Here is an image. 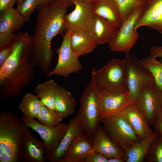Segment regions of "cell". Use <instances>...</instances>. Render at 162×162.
Wrapping results in <instances>:
<instances>
[{"mask_svg": "<svg viewBox=\"0 0 162 162\" xmlns=\"http://www.w3.org/2000/svg\"><path fill=\"white\" fill-rule=\"evenodd\" d=\"M68 5L69 6L74 4V2L76 0H60Z\"/></svg>", "mask_w": 162, "mask_h": 162, "instance_id": "60d3db41", "label": "cell"}, {"mask_svg": "<svg viewBox=\"0 0 162 162\" xmlns=\"http://www.w3.org/2000/svg\"><path fill=\"white\" fill-rule=\"evenodd\" d=\"M156 133L135 143L124 153V158L126 162H142L145 161L151 145Z\"/></svg>", "mask_w": 162, "mask_h": 162, "instance_id": "d4e9b609", "label": "cell"}, {"mask_svg": "<svg viewBox=\"0 0 162 162\" xmlns=\"http://www.w3.org/2000/svg\"><path fill=\"white\" fill-rule=\"evenodd\" d=\"M58 85L53 80L50 79L39 84L34 89L37 96L42 102L55 114V96Z\"/></svg>", "mask_w": 162, "mask_h": 162, "instance_id": "484cf974", "label": "cell"}, {"mask_svg": "<svg viewBox=\"0 0 162 162\" xmlns=\"http://www.w3.org/2000/svg\"><path fill=\"white\" fill-rule=\"evenodd\" d=\"M71 31L67 30L63 36L62 42L56 51L58 59L55 68L46 74L47 77L56 75L64 78L68 77L72 74L80 71L82 66L78 57L74 54L70 46V39Z\"/></svg>", "mask_w": 162, "mask_h": 162, "instance_id": "9c48e42d", "label": "cell"}, {"mask_svg": "<svg viewBox=\"0 0 162 162\" xmlns=\"http://www.w3.org/2000/svg\"><path fill=\"white\" fill-rule=\"evenodd\" d=\"M26 22L14 7L0 12V33L14 32L18 31Z\"/></svg>", "mask_w": 162, "mask_h": 162, "instance_id": "cb8c5ba5", "label": "cell"}, {"mask_svg": "<svg viewBox=\"0 0 162 162\" xmlns=\"http://www.w3.org/2000/svg\"><path fill=\"white\" fill-rule=\"evenodd\" d=\"M124 158H114L108 159L107 162H124Z\"/></svg>", "mask_w": 162, "mask_h": 162, "instance_id": "f35d334b", "label": "cell"}, {"mask_svg": "<svg viewBox=\"0 0 162 162\" xmlns=\"http://www.w3.org/2000/svg\"><path fill=\"white\" fill-rule=\"evenodd\" d=\"M38 0H23L17 4L16 9L25 21L30 20L34 10L38 5Z\"/></svg>", "mask_w": 162, "mask_h": 162, "instance_id": "1f68e13d", "label": "cell"}, {"mask_svg": "<svg viewBox=\"0 0 162 162\" xmlns=\"http://www.w3.org/2000/svg\"><path fill=\"white\" fill-rule=\"evenodd\" d=\"M94 150L93 140L81 133L72 141L59 162H84Z\"/></svg>", "mask_w": 162, "mask_h": 162, "instance_id": "2e32d148", "label": "cell"}, {"mask_svg": "<svg viewBox=\"0 0 162 162\" xmlns=\"http://www.w3.org/2000/svg\"><path fill=\"white\" fill-rule=\"evenodd\" d=\"M161 110H162V104Z\"/></svg>", "mask_w": 162, "mask_h": 162, "instance_id": "ee69618b", "label": "cell"}, {"mask_svg": "<svg viewBox=\"0 0 162 162\" xmlns=\"http://www.w3.org/2000/svg\"><path fill=\"white\" fill-rule=\"evenodd\" d=\"M94 14L106 19L119 28L122 24L120 14L115 0H98L93 4Z\"/></svg>", "mask_w": 162, "mask_h": 162, "instance_id": "603a6c76", "label": "cell"}, {"mask_svg": "<svg viewBox=\"0 0 162 162\" xmlns=\"http://www.w3.org/2000/svg\"><path fill=\"white\" fill-rule=\"evenodd\" d=\"M23 0H17L16 1V3L17 4L20 3Z\"/></svg>", "mask_w": 162, "mask_h": 162, "instance_id": "7bdbcfd3", "label": "cell"}, {"mask_svg": "<svg viewBox=\"0 0 162 162\" xmlns=\"http://www.w3.org/2000/svg\"><path fill=\"white\" fill-rule=\"evenodd\" d=\"M119 10L122 23L135 10L144 8L147 0H115Z\"/></svg>", "mask_w": 162, "mask_h": 162, "instance_id": "f1b7e54d", "label": "cell"}, {"mask_svg": "<svg viewBox=\"0 0 162 162\" xmlns=\"http://www.w3.org/2000/svg\"><path fill=\"white\" fill-rule=\"evenodd\" d=\"M125 56L128 90L134 102L142 88L154 82V80L151 73L139 63L136 55L129 52Z\"/></svg>", "mask_w": 162, "mask_h": 162, "instance_id": "52a82bcc", "label": "cell"}, {"mask_svg": "<svg viewBox=\"0 0 162 162\" xmlns=\"http://www.w3.org/2000/svg\"><path fill=\"white\" fill-rule=\"evenodd\" d=\"M68 6L60 0H53L39 8L34 32L32 36L29 59L46 74L51 71L52 65V40L65 29L64 19Z\"/></svg>", "mask_w": 162, "mask_h": 162, "instance_id": "6da1fadb", "label": "cell"}, {"mask_svg": "<svg viewBox=\"0 0 162 162\" xmlns=\"http://www.w3.org/2000/svg\"><path fill=\"white\" fill-rule=\"evenodd\" d=\"M80 103V107L75 117L82 132L93 140L101 122L100 94L92 76L89 83L81 95Z\"/></svg>", "mask_w": 162, "mask_h": 162, "instance_id": "277c9868", "label": "cell"}, {"mask_svg": "<svg viewBox=\"0 0 162 162\" xmlns=\"http://www.w3.org/2000/svg\"><path fill=\"white\" fill-rule=\"evenodd\" d=\"M118 29L106 19L94 14L85 31L98 45L110 43L114 38Z\"/></svg>", "mask_w": 162, "mask_h": 162, "instance_id": "7c38bea8", "label": "cell"}, {"mask_svg": "<svg viewBox=\"0 0 162 162\" xmlns=\"http://www.w3.org/2000/svg\"><path fill=\"white\" fill-rule=\"evenodd\" d=\"M68 124L66 132L58 146L55 149L45 154L48 162H59L74 139L82 132L81 128L76 117L70 120Z\"/></svg>", "mask_w": 162, "mask_h": 162, "instance_id": "ac0fdd59", "label": "cell"}, {"mask_svg": "<svg viewBox=\"0 0 162 162\" xmlns=\"http://www.w3.org/2000/svg\"><path fill=\"white\" fill-rule=\"evenodd\" d=\"M144 8H140L122 22L112 40L108 44L114 52L129 53L137 41L139 33L135 28L136 21Z\"/></svg>", "mask_w": 162, "mask_h": 162, "instance_id": "30bf717a", "label": "cell"}, {"mask_svg": "<svg viewBox=\"0 0 162 162\" xmlns=\"http://www.w3.org/2000/svg\"><path fill=\"white\" fill-rule=\"evenodd\" d=\"M13 42L0 48V66L4 63L10 55L13 48Z\"/></svg>", "mask_w": 162, "mask_h": 162, "instance_id": "836d02e7", "label": "cell"}, {"mask_svg": "<svg viewBox=\"0 0 162 162\" xmlns=\"http://www.w3.org/2000/svg\"><path fill=\"white\" fill-rule=\"evenodd\" d=\"M53 0H38V7L39 8L43 5L47 4Z\"/></svg>", "mask_w": 162, "mask_h": 162, "instance_id": "ab89813d", "label": "cell"}, {"mask_svg": "<svg viewBox=\"0 0 162 162\" xmlns=\"http://www.w3.org/2000/svg\"><path fill=\"white\" fill-rule=\"evenodd\" d=\"M22 161L46 162L43 141L34 137L29 130L25 135L21 147Z\"/></svg>", "mask_w": 162, "mask_h": 162, "instance_id": "e0dca14e", "label": "cell"}, {"mask_svg": "<svg viewBox=\"0 0 162 162\" xmlns=\"http://www.w3.org/2000/svg\"><path fill=\"white\" fill-rule=\"evenodd\" d=\"M16 35L14 32L0 33V48L12 43Z\"/></svg>", "mask_w": 162, "mask_h": 162, "instance_id": "e575fe53", "label": "cell"}, {"mask_svg": "<svg viewBox=\"0 0 162 162\" xmlns=\"http://www.w3.org/2000/svg\"><path fill=\"white\" fill-rule=\"evenodd\" d=\"M17 0H0V12L12 8Z\"/></svg>", "mask_w": 162, "mask_h": 162, "instance_id": "8d00e7d4", "label": "cell"}, {"mask_svg": "<svg viewBox=\"0 0 162 162\" xmlns=\"http://www.w3.org/2000/svg\"><path fill=\"white\" fill-rule=\"evenodd\" d=\"M142 26L162 34V0H147L135 23V28L137 30Z\"/></svg>", "mask_w": 162, "mask_h": 162, "instance_id": "9a60e30c", "label": "cell"}, {"mask_svg": "<svg viewBox=\"0 0 162 162\" xmlns=\"http://www.w3.org/2000/svg\"><path fill=\"white\" fill-rule=\"evenodd\" d=\"M108 160L102 154L94 150L86 157L84 162H107Z\"/></svg>", "mask_w": 162, "mask_h": 162, "instance_id": "d6a6232c", "label": "cell"}, {"mask_svg": "<svg viewBox=\"0 0 162 162\" xmlns=\"http://www.w3.org/2000/svg\"><path fill=\"white\" fill-rule=\"evenodd\" d=\"M93 141L94 150L107 158H124V152L110 140L100 125L95 133Z\"/></svg>", "mask_w": 162, "mask_h": 162, "instance_id": "ffe728a7", "label": "cell"}, {"mask_svg": "<svg viewBox=\"0 0 162 162\" xmlns=\"http://www.w3.org/2000/svg\"><path fill=\"white\" fill-rule=\"evenodd\" d=\"M30 48L25 41L17 40L12 52L0 66V98L5 100L20 95L34 78V65L29 59Z\"/></svg>", "mask_w": 162, "mask_h": 162, "instance_id": "7a4b0ae2", "label": "cell"}, {"mask_svg": "<svg viewBox=\"0 0 162 162\" xmlns=\"http://www.w3.org/2000/svg\"><path fill=\"white\" fill-rule=\"evenodd\" d=\"M149 52L150 55L160 58L162 62V46L152 45L150 48Z\"/></svg>", "mask_w": 162, "mask_h": 162, "instance_id": "74e56055", "label": "cell"}, {"mask_svg": "<svg viewBox=\"0 0 162 162\" xmlns=\"http://www.w3.org/2000/svg\"><path fill=\"white\" fill-rule=\"evenodd\" d=\"M70 46L74 55L79 58L92 51L97 45L85 31L75 29L71 31Z\"/></svg>", "mask_w": 162, "mask_h": 162, "instance_id": "7402d4cb", "label": "cell"}, {"mask_svg": "<svg viewBox=\"0 0 162 162\" xmlns=\"http://www.w3.org/2000/svg\"><path fill=\"white\" fill-rule=\"evenodd\" d=\"M120 113L127 119L141 140L155 133L150 128L134 102L126 107Z\"/></svg>", "mask_w": 162, "mask_h": 162, "instance_id": "d6986e66", "label": "cell"}, {"mask_svg": "<svg viewBox=\"0 0 162 162\" xmlns=\"http://www.w3.org/2000/svg\"><path fill=\"white\" fill-rule=\"evenodd\" d=\"M152 126L155 132L162 135V110L157 115Z\"/></svg>", "mask_w": 162, "mask_h": 162, "instance_id": "d590c367", "label": "cell"}, {"mask_svg": "<svg viewBox=\"0 0 162 162\" xmlns=\"http://www.w3.org/2000/svg\"><path fill=\"white\" fill-rule=\"evenodd\" d=\"M75 106V100L71 94L64 86L58 85L55 99L56 116L62 120L74 112Z\"/></svg>", "mask_w": 162, "mask_h": 162, "instance_id": "44dd1931", "label": "cell"}, {"mask_svg": "<svg viewBox=\"0 0 162 162\" xmlns=\"http://www.w3.org/2000/svg\"><path fill=\"white\" fill-rule=\"evenodd\" d=\"M74 10L64 17V26L65 29L72 31L80 29L85 31L87 25L93 14V4L76 0L74 3Z\"/></svg>", "mask_w": 162, "mask_h": 162, "instance_id": "5bb4252c", "label": "cell"}, {"mask_svg": "<svg viewBox=\"0 0 162 162\" xmlns=\"http://www.w3.org/2000/svg\"><path fill=\"white\" fill-rule=\"evenodd\" d=\"M102 129L110 140L124 153L141 140L130 124L121 113L100 118Z\"/></svg>", "mask_w": 162, "mask_h": 162, "instance_id": "8992f818", "label": "cell"}, {"mask_svg": "<svg viewBox=\"0 0 162 162\" xmlns=\"http://www.w3.org/2000/svg\"><path fill=\"white\" fill-rule=\"evenodd\" d=\"M134 102L128 91L100 94V118L116 116Z\"/></svg>", "mask_w": 162, "mask_h": 162, "instance_id": "4fadbf2b", "label": "cell"}, {"mask_svg": "<svg viewBox=\"0 0 162 162\" xmlns=\"http://www.w3.org/2000/svg\"><path fill=\"white\" fill-rule=\"evenodd\" d=\"M148 162H162V135L157 134L145 160Z\"/></svg>", "mask_w": 162, "mask_h": 162, "instance_id": "f546056e", "label": "cell"}, {"mask_svg": "<svg viewBox=\"0 0 162 162\" xmlns=\"http://www.w3.org/2000/svg\"><path fill=\"white\" fill-rule=\"evenodd\" d=\"M82 1L83 2L86 3L94 4L97 2L98 0H80Z\"/></svg>", "mask_w": 162, "mask_h": 162, "instance_id": "b9f144b4", "label": "cell"}, {"mask_svg": "<svg viewBox=\"0 0 162 162\" xmlns=\"http://www.w3.org/2000/svg\"><path fill=\"white\" fill-rule=\"evenodd\" d=\"M29 129L13 112H0V162L22 161L21 143Z\"/></svg>", "mask_w": 162, "mask_h": 162, "instance_id": "3957f363", "label": "cell"}, {"mask_svg": "<svg viewBox=\"0 0 162 162\" xmlns=\"http://www.w3.org/2000/svg\"><path fill=\"white\" fill-rule=\"evenodd\" d=\"M91 76L100 94L128 91L125 58L112 59L98 70L93 68Z\"/></svg>", "mask_w": 162, "mask_h": 162, "instance_id": "5b68a950", "label": "cell"}, {"mask_svg": "<svg viewBox=\"0 0 162 162\" xmlns=\"http://www.w3.org/2000/svg\"><path fill=\"white\" fill-rule=\"evenodd\" d=\"M156 58V57L150 54L138 59V62L151 73L157 87L162 93V63L158 61Z\"/></svg>", "mask_w": 162, "mask_h": 162, "instance_id": "83f0119b", "label": "cell"}, {"mask_svg": "<svg viewBox=\"0 0 162 162\" xmlns=\"http://www.w3.org/2000/svg\"><path fill=\"white\" fill-rule=\"evenodd\" d=\"M41 104V101L37 96L31 93H27L23 96L19 108L23 116L35 119L40 111Z\"/></svg>", "mask_w": 162, "mask_h": 162, "instance_id": "4316f807", "label": "cell"}, {"mask_svg": "<svg viewBox=\"0 0 162 162\" xmlns=\"http://www.w3.org/2000/svg\"><path fill=\"white\" fill-rule=\"evenodd\" d=\"M37 118L40 123L50 126L56 125L62 121L42 102Z\"/></svg>", "mask_w": 162, "mask_h": 162, "instance_id": "4dcf8cb0", "label": "cell"}, {"mask_svg": "<svg viewBox=\"0 0 162 162\" xmlns=\"http://www.w3.org/2000/svg\"><path fill=\"white\" fill-rule=\"evenodd\" d=\"M134 103L149 126L161 110L162 93L155 82L145 86L141 89Z\"/></svg>", "mask_w": 162, "mask_h": 162, "instance_id": "ba28073f", "label": "cell"}, {"mask_svg": "<svg viewBox=\"0 0 162 162\" xmlns=\"http://www.w3.org/2000/svg\"><path fill=\"white\" fill-rule=\"evenodd\" d=\"M22 122L40 136L44 146L45 154L55 149L58 146L68 127V123H61L54 126L46 125L39 123L34 119L23 116L21 118Z\"/></svg>", "mask_w": 162, "mask_h": 162, "instance_id": "8fae6325", "label": "cell"}]
</instances>
